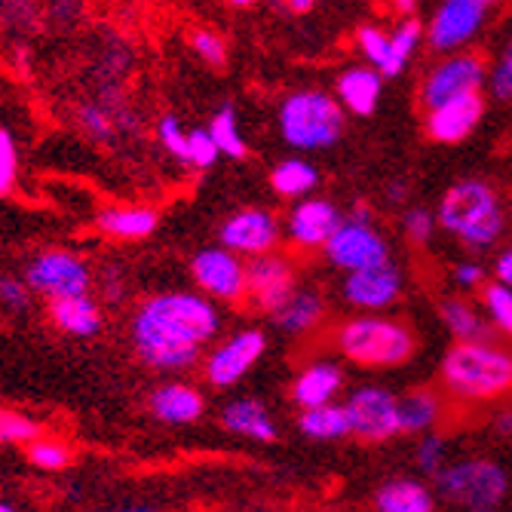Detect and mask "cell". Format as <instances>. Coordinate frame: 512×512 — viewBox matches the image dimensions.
<instances>
[{
    "label": "cell",
    "instance_id": "1",
    "mask_svg": "<svg viewBox=\"0 0 512 512\" xmlns=\"http://www.w3.org/2000/svg\"><path fill=\"white\" fill-rule=\"evenodd\" d=\"M221 316L212 301L194 292H166L148 298L132 319L135 350L151 368H191L200 350L218 335Z\"/></svg>",
    "mask_w": 512,
    "mask_h": 512
},
{
    "label": "cell",
    "instance_id": "2",
    "mask_svg": "<svg viewBox=\"0 0 512 512\" xmlns=\"http://www.w3.org/2000/svg\"><path fill=\"white\" fill-rule=\"evenodd\" d=\"M442 387L463 405H491L512 393V350L482 341H457L439 365Z\"/></svg>",
    "mask_w": 512,
    "mask_h": 512
},
{
    "label": "cell",
    "instance_id": "3",
    "mask_svg": "<svg viewBox=\"0 0 512 512\" xmlns=\"http://www.w3.org/2000/svg\"><path fill=\"white\" fill-rule=\"evenodd\" d=\"M436 221L445 234H451L460 246L473 252H485L497 246L506 227V212L500 194L482 178L457 181L442 194Z\"/></svg>",
    "mask_w": 512,
    "mask_h": 512
},
{
    "label": "cell",
    "instance_id": "4",
    "mask_svg": "<svg viewBox=\"0 0 512 512\" xmlns=\"http://www.w3.org/2000/svg\"><path fill=\"white\" fill-rule=\"evenodd\" d=\"M338 350L362 368H399L417 353V335L405 319L362 313L338 329Z\"/></svg>",
    "mask_w": 512,
    "mask_h": 512
},
{
    "label": "cell",
    "instance_id": "5",
    "mask_svg": "<svg viewBox=\"0 0 512 512\" xmlns=\"http://www.w3.org/2000/svg\"><path fill=\"white\" fill-rule=\"evenodd\" d=\"M433 491L445 506L491 512L509 500L512 482L503 463L491 457H463V460H448L433 476Z\"/></svg>",
    "mask_w": 512,
    "mask_h": 512
},
{
    "label": "cell",
    "instance_id": "6",
    "mask_svg": "<svg viewBox=\"0 0 512 512\" xmlns=\"http://www.w3.org/2000/svg\"><path fill=\"white\" fill-rule=\"evenodd\" d=\"M347 129L344 105L319 89H301L279 108V132L295 151H329Z\"/></svg>",
    "mask_w": 512,
    "mask_h": 512
},
{
    "label": "cell",
    "instance_id": "7",
    "mask_svg": "<svg viewBox=\"0 0 512 512\" xmlns=\"http://www.w3.org/2000/svg\"><path fill=\"white\" fill-rule=\"evenodd\" d=\"M322 252L332 267L344 273L390 261V243L375 227V212L365 203H356L347 215H341L338 227L332 230V237L325 240Z\"/></svg>",
    "mask_w": 512,
    "mask_h": 512
},
{
    "label": "cell",
    "instance_id": "8",
    "mask_svg": "<svg viewBox=\"0 0 512 512\" xmlns=\"http://www.w3.org/2000/svg\"><path fill=\"white\" fill-rule=\"evenodd\" d=\"M488 80V62L476 53H445L421 80L417 99L424 108H436L448 99L470 96V92H482Z\"/></svg>",
    "mask_w": 512,
    "mask_h": 512
},
{
    "label": "cell",
    "instance_id": "9",
    "mask_svg": "<svg viewBox=\"0 0 512 512\" xmlns=\"http://www.w3.org/2000/svg\"><path fill=\"white\" fill-rule=\"evenodd\" d=\"M347 421L350 436L368 445L390 442L402 436L399 430V396L387 387H359L347 396Z\"/></svg>",
    "mask_w": 512,
    "mask_h": 512
},
{
    "label": "cell",
    "instance_id": "10",
    "mask_svg": "<svg viewBox=\"0 0 512 512\" xmlns=\"http://www.w3.org/2000/svg\"><path fill=\"white\" fill-rule=\"evenodd\" d=\"M488 13H491L488 0H442L430 25L424 28L430 50L442 56L463 50V46L473 43L476 34L485 28Z\"/></svg>",
    "mask_w": 512,
    "mask_h": 512
},
{
    "label": "cell",
    "instance_id": "11",
    "mask_svg": "<svg viewBox=\"0 0 512 512\" xmlns=\"http://www.w3.org/2000/svg\"><path fill=\"white\" fill-rule=\"evenodd\" d=\"M402 289H405V276L393 261L350 270L341 283L344 301L362 313H384L402 298Z\"/></svg>",
    "mask_w": 512,
    "mask_h": 512
},
{
    "label": "cell",
    "instance_id": "12",
    "mask_svg": "<svg viewBox=\"0 0 512 512\" xmlns=\"http://www.w3.org/2000/svg\"><path fill=\"white\" fill-rule=\"evenodd\" d=\"M25 283L31 292L46 295V298L86 295L89 292V267L71 252H43L28 264Z\"/></svg>",
    "mask_w": 512,
    "mask_h": 512
},
{
    "label": "cell",
    "instance_id": "13",
    "mask_svg": "<svg viewBox=\"0 0 512 512\" xmlns=\"http://www.w3.org/2000/svg\"><path fill=\"white\" fill-rule=\"evenodd\" d=\"M267 350V338L258 329H246L237 332L234 338H227L221 347H215L206 359V381L218 390L240 384L249 371L255 368V362L264 356Z\"/></svg>",
    "mask_w": 512,
    "mask_h": 512
},
{
    "label": "cell",
    "instance_id": "14",
    "mask_svg": "<svg viewBox=\"0 0 512 512\" xmlns=\"http://www.w3.org/2000/svg\"><path fill=\"white\" fill-rule=\"evenodd\" d=\"M295 289H298V273L283 255L264 252L246 264V295L261 313H273Z\"/></svg>",
    "mask_w": 512,
    "mask_h": 512
},
{
    "label": "cell",
    "instance_id": "15",
    "mask_svg": "<svg viewBox=\"0 0 512 512\" xmlns=\"http://www.w3.org/2000/svg\"><path fill=\"white\" fill-rule=\"evenodd\" d=\"M191 273L197 286L221 301H240L246 295V264L237 252L227 246H212L197 252L191 261Z\"/></svg>",
    "mask_w": 512,
    "mask_h": 512
},
{
    "label": "cell",
    "instance_id": "16",
    "mask_svg": "<svg viewBox=\"0 0 512 512\" xmlns=\"http://www.w3.org/2000/svg\"><path fill=\"white\" fill-rule=\"evenodd\" d=\"M218 237H221V246H227L230 252L255 258V255L276 249L279 221H276V215H270L264 209H243L221 224Z\"/></svg>",
    "mask_w": 512,
    "mask_h": 512
},
{
    "label": "cell",
    "instance_id": "17",
    "mask_svg": "<svg viewBox=\"0 0 512 512\" xmlns=\"http://www.w3.org/2000/svg\"><path fill=\"white\" fill-rule=\"evenodd\" d=\"M482 117H485L482 92H470V96H457V99H448L436 108H427L424 129L439 145H457L476 132Z\"/></svg>",
    "mask_w": 512,
    "mask_h": 512
},
{
    "label": "cell",
    "instance_id": "18",
    "mask_svg": "<svg viewBox=\"0 0 512 512\" xmlns=\"http://www.w3.org/2000/svg\"><path fill=\"white\" fill-rule=\"evenodd\" d=\"M341 221V209L332 200H301L286 221V234L301 249H322Z\"/></svg>",
    "mask_w": 512,
    "mask_h": 512
},
{
    "label": "cell",
    "instance_id": "19",
    "mask_svg": "<svg viewBox=\"0 0 512 512\" xmlns=\"http://www.w3.org/2000/svg\"><path fill=\"white\" fill-rule=\"evenodd\" d=\"M381 96H384V74L371 65L347 68L335 86V99L344 105V111H350L356 117L375 114L381 105Z\"/></svg>",
    "mask_w": 512,
    "mask_h": 512
},
{
    "label": "cell",
    "instance_id": "20",
    "mask_svg": "<svg viewBox=\"0 0 512 512\" xmlns=\"http://www.w3.org/2000/svg\"><path fill=\"white\" fill-rule=\"evenodd\" d=\"M371 503L381 512H433L439 506V497L433 485H427L424 479L399 476V479L384 482L371 494Z\"/></svg>",
    "mask_w": 512,
    "mask_h": 512
},
{
    "label": "cell",
    "instance_id": "21",
    "mask_svg": "<svg viewBox=\"0 0 512 512\" xmlns=\"http://www.w3.org/2000/svg\"><path fill=\"white\" fill-rule=\"evenodd\" d=\"M151 411H154L157 421H163V424L184 427V424L200 421L203 411H206V399L191 384H166V387L154 390Z\"/></svg>",
    "mask_w": 512,
    "mask_h": 512
},
{
    "label": "cell",
    "instance_id": "22",
    "mask_svg": "<svg viewBox=\"0 0 512 512\" xmlns=\"http://www.w3.org/2000/svg\"><path fill=\"white\" fill-rule=\"evenodd\" d=\"M344 387V371L341 365L329 362V359H316L310 362L301 375L292 384V399L301 408H313V405H325L332 402Z\"/></svg>",
    "mask_w": 512,
    "mask_h": 512
},
{
    "label": "cell",
    "instance_id": "23",
    "mask_svg": "<svg viewBox=\"0 0 512 512\" xmlns=\"http://www.w3.org/2000/svg\"><path fill=\"white\" fill-rule=\"evenodd\" d=\"M221 424L234 436H243V439H252V442H264V445L276 442V424H273L270 411L264 408V402H258V399L230 402L221 411Z\"/></svg>",
    "mask_w": 512,
    "mask_h": 512
},
{
    "label": "cell",
    "instance_id": "24",
    "mask_svg": "<svg viewBox=\"0 0 512 512\" xmlns=\"http://www.w3.org/2000/svg\"><path fill=\"white\" fill-rule=\"evenodd\" d=\"M270 316H273L279 332H286V335H307V332H313L316 325L322 322L325 301L313 289H295Z\"/></svg>",
    "mask_w": 512,
    "mask_h": 512
},
{
    "label": "cell",
    "instance_id": "25",
    "mask_svg": "<svg viewBox=\"0 0 512 512\" xmlns=\"http://www.w3.org/2000/svg\"><path fill=\"white\" fill-rule=\"evenodd\" d=\"M442 396L430 387L408 390L399 396V430L405 436H421L442 424Z\"/></svg>",
    "mask_w": 512,
    "mask_h": 512
},
{
    "label": "cell",
    "instance_id": "26",
    "mask_svg": "<svg viewBox=\"0 0 512 512\" xmlns=\"http://www.w3.org/2000/svg\"><path fill=\"white\" fill-rule=\"evenodd\" d=\"M50 316L65 335L92 338L102 332V310L86 295H65L50 301Z\"/></svg>",
    "mask_w": 512,
    "mask_h": 512
},
{
    "label": "cell",
    "instance_id": "27",
    "mask_svg": "<svg viewBox=\"0 0 512 512\" xmlns=\"http://www.w3.org/2000/svg\"><path fill=\"white\" fill-rule=\"evenodd\" d=\"M439 316H442L445 329L451 332L454 341H482V338H491V322H488V316L473 301L463 298V295L442 298Z\"/></svg>",
    "mask_w": 512,
    "mask_h": 512
},
{
    "label": "cell",
    "instance_id": "28",
    "mask_svg": "<svg viewBox=\"0 0 512 512\" xmlns=\"http://www.w3.org/2000/svg\"><path fill=\"white\" fill-rule=\"evenodd\" d=\"M298 430L307 439L316 442H338L350 436V421H347V408L325 402V405H313V408H301L298 417Z\"/></svg>",
    "mask_w": 512,
    "mask_h": 512
},
{
    "label": "cell",
    "instance_id": "29",
    "mask_svg": "<svg viewBox=\"0 0 512 512\" xmlns=\"http://www.w3.org/2000/svg\"><path fill=\"white\" fill-rule=\"evenodd\" d=\"M319 184V169L301 157H292V160H283L279 166H273L270 172V188L286 197V200H301V197H310Z\"/></svg>",
    "mask_w": 512,
    "mask_h": 512
},
{
    "label": "cell",
    "instance_id": "30",
    "mask_svg": "<svg viewBox=\"0 0 512 512\" xmlns=\"http://www.w3.org/2000/svg\"><path fill=\"white\" fill-rule=\"evenodd\" d=\"M99 230L114 240H142L157 230V212H151V209H105L99 215Z\"/></svg>",
    "mask_w": 512,
    "mask_h": 512
},
{
    "label": "cell",
    "instance_id": "31",
    "mask_svg": "<svg viewBox=\"0 0 512 512\" xmlns=\"http://www.w3.org/2000/svg\"><path fill=\"white\" fill-rule=\"evenodd\" d=\"M209 132H212V138H215V145H218L221 157L243 160V157L249 154L246 138H243V132H240V123H237L234 108H221V111L209 120Z\"/></svg>",
    "mask_w": 512,
    "mask_h": 512
},
{
    "label": "cell",
    "instance_id": "32",
    "mask_svg": "<svg viewBox=\"0 0 512 512\" xmlns=\"http://www.w3.org/2000/svg\"><path fill=\"white\" fill-rule=\"evenodd\" d=\"M356 46H359V53L362 59L371 65V68H378L384 74V80L390 77L393 80V59H390V34L381 31L378 25H362L356 31Z\"/></svg>",
    "mask_w": 512,
    "mask_h": 512
},
{
    "label": "cell",
    "instance_id": "33",
    "mask_svg": "<svg viewBox=\"0 0 512 512\" xmlns=\"http://www.w3.org/2000/svg\"><path fill=\"white\" fill-rule=\"evenodd\" d=\"M482 310L491 322V329L512 338V286H503L497 279L494 283H485L482 286Z\"/></svg>",
    "mask_w": 512,
    "mask_h": 512
},
{
    "label": "cell",
    "instance_id": "34",
    "mask_svg": "<svg viewBox=\"0 0 512 512\" xmlns=\"http://www.w3.org/2000/svg\"><path fill=\"white\" fill-rule=\"evenodd\" d=\"M424 25L417 19H405L393 34H390V59H393V77H402V71L408 68V62L414 59V53L421 50L424 43Z\"/></svg>",
    "mask_w": 512,
    "mask_h": 512
},
{
    "label": "cell",
    "instance_id": "35",
    "mask_svg": "<svg viewBox=\"0 0 512 512\" xmlns=\"http://www.w3.org/2000/svg\"><path fill=\"white\" fill-rule=\"evenodd\" d=\"M448 460H451V448H448V439H445V436H439L436 430L417 436V445H414V467L421 470L424 476L433 479Z\"/></svg>",
    "mask_w": 512,
    "mask_h": 512
},
{
    "label": "cell",
    "instance_id": "36",
    "mask_svg": "<svg viewBox=\"0 0 512 512\" xmlns=\"http://www.w3.org/2000/svg\"><path fill=\"white\" fill-rule=\"evenodd\" d=\"M28 460L40 470H50V473H59L71 463V448L59 439H40L34 436L28 442Z\"/></svg>",
    "mask_w": 512,
    "mask_h": 512
},
{
    "label": "cell",
    "instance_id": "37",
    "mask_svg": "<svg viewBox=\"0 0 512 512\" xmlns=\"http://www.w3.org/2000/svg\"><path fill=\"white\" fill-rule=\"evenodd\" d=\"M402 230H405V240L411 246H430L436 230H439L436 212H430L424 206H408L402 215Z\"/></svg>",
    "mask_w": 512,
    "mask_h": 512
},
{
    "label": "cell",
    "instance_id": "38",
    "mask_svg": "<svg viewBox=\"0 0 512 512\" xmlns=\"http://www.w3.org/2000/svg\"><path fill=\"white\" fill-rule=\"evenodd\" d=\"M485 86L491 89V96L500 105H512V40H506V46L500 50L497 62L491 65Z\"/></svg>",
    "mask_w": 512,
    "mask_h": 512
},
{
    "label": "cell",
    "instance_id": "39",
    "mask_svg": "<svg viewBox=\"0 0 512 512\" xmlns=\"http://www.w3.org/2000/svg\"><path fill=\"white\" fill-rule=\"evenodd\" d=\"M218 157H221V151H218V145H215V138H212V132H209V126L203 129H191L188 132V166H194V169H209V166H215L218 163Z\"/></svg>",
    "mask_w": 512,
    "mask_h": 512
},
{
    "label": "cell",
    "instance_id": "40",
    "mask_svg": "<svg viewBox=\"0 0 512 512\" xmlns=\"http://www.w3.org/2000/svg\"><path fill=\"white\" fill-rule=\"evenodd\" d=\"M19 175V151L7 129H0V197H7Z\"/></svg>",
    "mask_w": 512,
    "mask_h": 512
},
{
    "label": "cell",
    "instance_id": "41",
    "mask_svg": "<svg viewBox=\"0 0 512 512\" xmlns=\"http://www.w3.org/2000/svg\"><path fill=\"white\" fill-rule=\"evenodd\" d=\"M34 436H40V430L31 417L16 411H0V442H31Z\"/></svg>",
    "mask_w": 512,
    "mask_h": 512
},
{
    "label": "cell",
    "instance_id": "42",
    "mask_svg": "<svg viewBox=\"0 0 512 512\" xmlns=\"http://www.w3.org/2000/svg\"><path fill=\"white\" fill-rule=\"evenodd\" d=\"M157 132H160V142H163V148H166V151H169L175 160L188 163V132L181 129L178 117L166 114V117L160 120Z\"/></svg>",
    "mask_w": 512,
    "mask_h": 512
},
{
    "label": "cell",
    "instance_id": "43",
    "mask_svg": "<svg viewBox=\"0 0 512 512\" xmlns=\"http://www.w3.org/2000/svg\"><path fill=\"white\" fill-rule=\"evenodd\" d=\"M451 279H454V286H457L463 295H467V292H482V286L488 283V270H485L479 261L467 258V261H457V264H454Z\"/></svg>",
    "mask_w": 512,
    "mask_h": 512
},
{
    "label": "cell",
    "instance_id": "44",
    "mask_svg": "<svg viewBox=\"0 0 512 512\" xmlns=\"http://www.w3.org/2000/svg\"><path fill=\"white\" fill-rule=\"evenodd\" d=\"M191 46H194V53H197L206 65L221 68V65L227 62V46H224V40H221L218 34H212V31H197V34L191 37Z\"/></svg>",
    "mask_w": 512,
    "mask_h": 512
},
{
    "label": "cell",
    "instance_id": "45",
    "mask_svg": "<svg viewBox=\"0 0 512 512\" xmlns=\"http://www.w3.org/2000/svg\"><path fill=\"white\" fill-rule=\"evenodd\" d=\"M80 126L92 138H102V142H108V138L114 135V120L102 105H83L80 108Z\"/></svg>",
    "mask_w": 512,
    "mask_h": 512
},
{
    "label": "cell",
    "instance_id": "46",
    "mask_svg": "<svg viewBox=\"0 0 512 512\" xmlns=\"http://www.w3.org/2000/svg\"><path fill=\"white\" fill-rule=\"evenodd\" d=\"M0 304L10 310H25L28 307V283L16 276H0Z\"/></svg>",
    "mask_w": 512,
    "mask_h": 512
},
{
    "label": "cell",
    "instance_id": "47",
    "mask_svg": "<svg viewBox=\"0 0 512 512\" xmlns=\"http://www.w3.org/2000/svg\"><path fill=\"white\" fill-rule=\"evenodd\" d=\"M494 276H497V283L512 286V243L497 255V261H494Z\"/></svg>",
    "mask_w": 512,
    "mask_h": 512
},
{
    "label": "cell",
    "instance_id": "48",
    "mask_svg": "<svg viewBox=\"0 0 512 512\" xmlns=\"http://www.w3.org/2000/svg\"><path fill=\"white\" fill-rule=\"evenodd\" d=\"M491 430L500 439H512V405H503L494 417H491Z\"/></svg>",
    "mask_w": 512,
    "mask_h": 512
},
{
    "label": "cell",
    "instance_id": "49",
    "mask_svg": "<svg viewBox=\"0 0 512 512\" xmlns=\"http://www.w3.org/2000/svg\"><path fill=\"white\" fill-rule=\"evenodd\" d=\"M408 197H411V184H408V181H402V178H396V181L390 184V188H387V200H390V203H396V206H399V203H405Z\"/></svg>",
    "mask_w": 512,
    "mask_h": 512
},
{
    "label": "cell",
    "instance_id": "50",
    "mask_svg": "<svg viewBox=\"0 0 512 512\" xmlns=\"http://www.w3.org/2000/svg\"><path fill=\"white\" fill-rule=\"evenodd\" d=\"M286 7L295 10V13H307L313 7V0H286Z\"/></svg>",
    "mask_w": 512,
    "mask_h": 512
},
{
    "label": "cell",
    "instance_id": "51",
    "mask_svg": "<svg viewBox=\"0 0 512 512\" xmlns=\"http://www.w3.org/2000/svg\"><path fill=\"white\" fill-rule=\"evenodd\" d=\"M393 7H396L399 13H411V10L417 7V0H393Z\"/></svg>",
    "mask_w": 512,
    "mask_h": 512
},
{
    "label": "cell",
    "instance_id": "52",
    "mask_svg": "<svg viewBox=\"0 0 512 512\" xmlns=\"http://www.w3.org/2000/svg\"><path fill=\"white\" fill-rule=\"evenodd\" d=\"M234 7H252V4H258V0H230Z\"/></svg>",
    "mask_w": 512,
    "mask_h": 512
},
{
    "label": "cell",
    "instance_id": "53",
    "mask_svg": "<svg viewBox=\"0 0 512 512\" xmlns=\"http://www.w3.org/2000/svg\"><path fill=\"white\" fill-rule=\"evenodd\" d=\"M16 506L13 503H7V500H0V512H13Z\"/></svg>",
    "mask_w": 512,
    "mask_h": 512
},
{
    "label": "cell",
    "instance_id": "54",
    "mask_svg": "<svg viewBox=\"0 0 512 512\" xmlns=\"http://www.w3.org/2000/svg\"><path fill=\"white\" fill-rule=\"evenodd\" d=\"M488 4H491V7H494V4H500V0H488Z\"/></svg>",
    "mask_w": 512,
    "mask_h": 512
},
{
    "label": "cell",
    "instance_id": "55",
    "mask_svg": "<svg viewBox=\"0 0 512 512\" xmlns=\"http://www.w3.org/2000/svg\"><path fill=\"white\" fill-rule=\"evenodd\" d=\"M509 40H512V31H509Z\"/></svg>",
    "mask_w": 512,
    "mask_h": 512
}]
</instances>
